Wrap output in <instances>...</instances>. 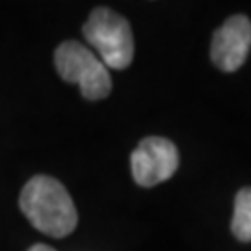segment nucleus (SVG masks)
<instances>
[{
	"label": "nucleus",
	"mask_w": 251,
	"mask_h": 251,
	"mask_svg": "<svg viewBox=\"0 0 251 251\" xmlns=\"http://www.w3.org/2000/svg\"><path fill=\"white\" fill-rule=\"evenodd\" d=\"M19 205L37 231L52 238H63L75 231L78 214L69 192L60 180L37 175L25 184Z\"/></svg>",
	"instance_id": "obj_1"
},
{
	"label": "nucleus",
	"mask_w": 251,
	"mask_h": 251,
	"mask_svg": "<svg viewBox=\"0 0 251 251\" xmlns=\"http://www.w3.org/2000/svg\"><path fill=\"white\" fill-rule=\"evenodd\" d=\"M56 71L65 82L76 84L80 93L90 100H99L110 95L112 78L99 56L78 41H65L54 54Z\"/></svg>",
	"instance_id": "obj_3"
},
{
	"label": "nucleus",
	"mask_w": 251,
	"mask_h": 251,
	"mask_svg": "<svg viewBox=\"0 0 251 251\" xmlns=\"http://www.w3.org/2000/svg\"><path fill=\"white\" fill-rule=\"evenodd\" d=\"M231 231L240 242H251V188H242L236 194Z\"/></svg>",
	"instance_id": "obj_6"
},
{
	"label": "nucleus",
	"mask_w": 251,
	"mask_h": 251,
	"mask_svg": "<svg viewBox=\"0 0 251 251\" xmlns=\"http://www.w3.org/2000/svg\"><path fill=\"white\" fill-rule=\"evenodd\" d=\"M28 251H54V250L49 248V246H45V244H36V246H32Z\"/></svg>",
	"instance_id": "obj_7"
},
{
	"label": "nucleus",
	"mask_w": 251,
	"mask_h": 251,
	"mask_svg": "<svg viewBox=\"0 0 251 251\" xmlns=\"http://www.w3.org/2000/svg\"><path fill=\"white\" fill-rule=\"evenodd\" d=\"M84 37L88 39L106 69H125L134 58V37L125 17L108 8L91 11L86 25Z\"/></svg>",
	"instance_id": "obj_2"
},
{
	"label": "nucleus",
	"mask_w": 251,
	"mask_h": 251,
	"mask_svg": "<svg viewBox=\"0 0 251 251\" xmlns=\"http://www.w3.org/2000/svg\"><path fill=\"white\" fill-rule=\"evenodd\" d=\"M251 49V21L246 15H233L214 32L210 56L218 69L233 73L248 60Z\"/></svg>",
	"instance_id": "obj_5"
},
{
	"label": "nucleus",
	"mask_w": 251,
	"mask_h": 251,
	"mask_svg": "<svg viewBox=\"0 0 251 251\" xmlns=\"http://www.w3.org/2000/svg\"><path fill=\"white\" fill-rule=\"evenodd\" d=\"M179 168V151L173 142L158 136L142 140L130 154L132 177L140 186L151 188L171 179Z\"/></svg>",
	"instance_id": "obj_4"
}]
</instances>
